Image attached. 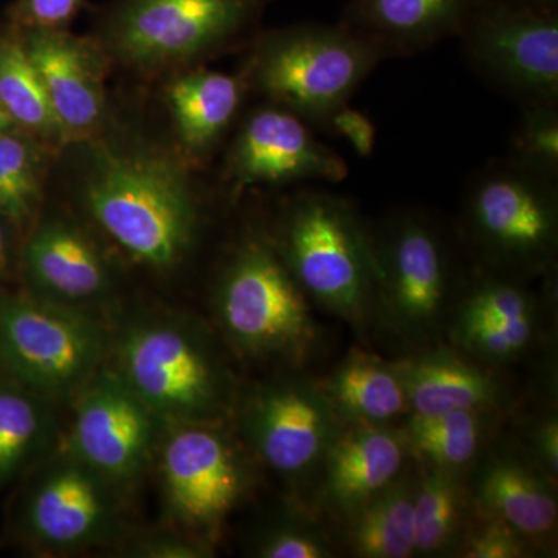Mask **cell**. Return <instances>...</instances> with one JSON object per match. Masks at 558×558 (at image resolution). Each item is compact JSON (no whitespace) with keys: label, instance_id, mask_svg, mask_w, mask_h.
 Returning a JSON list of instances; mask_svg holds the SVG:
<instances>
[{"label":"cell","instance_id":"cell-42","mask_svg":"<svg viewBox=\"0 0 558 558\" xmlns=\"http://www.w3.org/2000/svg\"><path fill=\"white\" fill-rule=\"evenodd\" d=\"M0 113H7L5 110L2 109V106H0ZM9 116V113H7Z\"/></svg>","mask_w":558,"mask_h":558},{"label":"cell","instance_id":"cell-40","mask_svg":"<svg viewBox=\"0 0 558 558\" xmlns=\"http://www.w3.org/2000/svg\"><path fill=\"white\" fill-rule=\"evenodd\" d=\"M7 266V241L5 234H3L2 227H0V274Z\"/></svg>","mask_w":558,"mask_h":558},{"label":"cell","instance_id":"cell-36","mask_svg":"<svg viewBox=\"0 0 558 558\" xmlns=\"http://www.w3.org/2000/svg\"><path fill=\"white\" fill-rule=\"evenodd\" d=\"M81 0H21L20 16L36 31H58L72 20Z\"/></svg>","mask_w":558,"mask_h":558},{"label":"cell","instance_id":"cell-38","mask_svg":"<svg viewBox=\"0 0 558 558\" xmlns=\"http://www.w3.org/2000/svg\"><path fill=\"white\" fill-rule=\"evenodd\" d=\"M35 201L21 193L5 175L0 172V215L11 220H22L31 216Z\"/></svg>","mask_w":558,"mask_h":558},{"label":"cell","instance_id":"cell-33","mask_svg":"<svg viewBox=\"0 0 558 558\" xmlns=\"http://www.w3.org/2000/svg\"><path fill=\"white\" fill-rule=\"evenodd\" d=\"M468 558H520L527 556L526 537L505 521L488 517L465 539L461 550Z\"/></svg>","mask_w":558,"mask_h":558},{"label":"cell","instance_id":"cell-41","mask_svg":"<svg viewBox=\"0 0 558 558\" xmlns=\"http://www.w3.org/2000/svg\"><path fill=\"white\" fill-rule=\"evenodd\" d=\"M11 121L13 120H11L10 117L7 116V113H0V132L7 130V128L10 126Z\"/></svg>","mask_w":558,"mask_h":558},{"label":"cell","instance_id":"cell-9","mask_svg":"<svg viewBox=\"0 0 558 558\" xmlns=\"http://www.w3.org/2000/svg\"><path fill=\"white\" fill-rule=\"evenodd\" d=\"M464 53L523 106L558 102V13L483 0L458 33Z\"/></svg>","mask_w":558,"mask_h":558},{"label":"cell","instance_id":"cell-30","mask_svg":"<svg viewBox=\"0 0 558 558\" xmlns=\"http://www.w3.org/2000/svg\"><path fill=\"white\" fill-rule=\"evenodd\" d=\"M537 330V317L510 322L451 325V341L462 352L487 363L512 362L531 347Z\"/></svg>","mask_w":558,"mask_h":558},{"label":"cell","instance_id":"cell-16","mask_svg":"<svg viewBox=\"0 0 558 558\" xmlns=\"http://www.w3.org/2000/svg\"><path fill=\"white\" fill-rule=\"evenodd\" d=\"M28 57L38 70L62 138L86 137L105 116L101 70L89 47L58 31H36Z\"/></svg>","mask_w":558,"mask_h":558},{"label":"cell","instance_id":"cell-15","mask_svg":"<svg viewBox=\"0 0 558 558\" xmlns=\"http://www.w3.org/2000/svg\"><path fill=\"white\" fill-rule=\"evenodd\" d=\"M409 453L403 433L344 425L323 462L326 506L348 519L402 475Z\"/></svg>","mask_w":558,"mask_h":558},{"label":"cell","instance_id":"cell-12","mask_svg":"<svg viewBox=\"0 0 558 558\" xmlns=\"http://www.w3.org/2000/svg\"><path fill=\"white\" fill-rule=\"evenodd\" d=\"M229 168L240 186L306 180L339 183L349 174L347 161L282 106L259 109L248 117L231 149Z\"/></svg>","mask_w":558,"mask_h":558},{"label":"cell","instance_id":"cell-4","mask_svg":"<svg viewBox=\"0 0 558 558\" xmlns=\"http://www.w3.org/2000/svg\"><path fill=\"white\" fill-rule=\"evenodd\" d=\"M462 220L470 244L495 274H546L558 248L557 180L510 160L490 165L473 179Z\"/></svg>","mask_w":558,"mask_h":558},{"label":"cell","instance_id":"cell-25","mask_svg":"<svg viewBox=\"0 0 558 558\" xmlns=\"http://www.w3.org/2000/svg\"><path fill=\"white\" fill-rule=\"evenodd\" d=\"M459 470L432 468L414 494V556H442L458 543L464 513Z\"/></svg>","mask_w":558,"mask_h":558},{"label":"cell","instance_id":"cell-28","mask_svg":"<svg viewBox=\"0 0 558 558\" xmlns=\"http://www.w3.org/2000/svg\"><path fill=\"white\" fill-rule=\"evenodd\" d=\"M44 428L38 400L25 389L0 385V486L31 457Z\"/></svg>","mask_w":558,"mask_h":558},{"label":"cell","instance_id":"cell-13","mask_svg":"<svg viewBox=\"0 0 558 558\" xmlns=\"http://www.w3.org/2000/svg\"><path fill=\"white\" fill-rule=\"evenodd\" d=\"M161 470L172 509L202 527L218 526L247 486L240 454L219 432L202 425L172 433L161 453Z\"/></svg>","mask_w":558,"mask_h":558},{"label":"cell","instance_id":"cell-24","mask_svg":"<svg viewBox=\"0 0 558 558\" xmlns=\"http://www.w3.org/2000/svg\"><path fill=\"white\" fill-rule=\"evenodd\" d=\"M417 481L399 476L355 510L349 520L352 553L363 558L414 556V494Z\"/></svg>","mask_w":558,"mask_h":558},{"label":"cell","instance_id":"cell-5","mask_svg":"<svg viewBox=\"0 0 558 558\" xmlns=\"http://www.w3.org/2000/svg\"><path fill=\"white\" fill-rule=\"evenodd\" d=\"M216 311L231 343L250 357L306 359L318 328L307 295L277 247L247 240L231 256L216 292Z\"/></svg>","mask_w":558,"mask_h":558},{"label":"cell","instance_id":"cell-10","mask_svg":"<svg viewBox=\"0 0 558 558\" xmlns=\"http://www.w3.org/2000/svg\"><path fill=\"white\" fill-rule=\"evenodd\" d=\"M267 0H128L110 25V43L135 64L190 60L227 43Z\"/></svg>","mask_w":558,"mask_h":558},{"label":"cell","instance_id":"cell-23","mask_svg":"<svg viewBox=\"0 0 558 558\" xmlns=\"http://www.w3.org/2000/svg\"><path fill=\"white\" fill-rule=\"evenodd\" d=\"M242 94L241 81L227 73L197 70L174 81L168 97L186 148H209L236 116Z\"/></svg>","mask_w":558,"mask_h":558},{"label":"cell","instance_id":"cell-11","mask_svg":"<svg viewBox=\"0 0 558 558\" xmlns=\"http://www.w3.org/2000/svg\"><path fill=\"white\" fill-rule=\"evenodd\" d=\"M242 425L256 454L288 480L319 472L344 428L322 384L303 376L259 388L245 405Z\"/></svg>","mask_w":558,"mask_h":558},{"label":"cell","instance_id":"cell-35","mask_svg":"<svg viewBox=\"0 0 558 558\" xmlns=\"http://www.w3.org/2000/svg\"><path fill=\"white\" fill-rule=\"evenodd\" d=\"M326 128L347 140L357 156L363 159L373 156L377 142L376 124L362 110L344 105L332 113Z\"/></svg>","mask_w":558,"mask_h":558},{"label":"cell","instance_id":"cell-1","mask_svg":"<svg viewBox=\"0 0 558 558\" xmlns=\"http://www.w3.org/2000/svg\"><path fill=\"white\" fill-rule=\"evenodd\" d=\"M84 199L101 229L149 266H172L193 242V194L183 171L167 157L98 146Z\"/></svg>","mask_w":558,"mask_h":558},{"label":"cell","instance_id":"cell-8","mask_svg":"<svg viewBox=\"0 0 558 558\" xmlns=\"http://www.w3.org/2000/svg\"><path fill=\"white\" fill-rule=\"evenodd\" d=\"M121 379L154 414L202 422L227 402V379L207 344L182 326L150 323L121 340Z\"/></svg>","mask_w":558,"mask_h":558},{"label":"cell","instance_id":"cell-3","mask_svg":"<svg viewBox=\"0 0 558 558\" xmlns=\"http://www.w3.org/2000/svg\"><path fill=\"white\" fill-rule=\"evenodd\" d=\"M384 60L379 47L341 22L306 24L264 39L252 78L270 100L326 126Z\"/></svg>","mask_w":558,"mask_h":558},{"label":"cell","instance_id":"cell-22","mask_svg":"<svg viewBox=\"0 0 558 558\" xmlns=\"http://www.w3.org/2000/svg\"><path fill=\"white\" fill-rule=\"evenodd\" d=\"M322 387L343 425H387L410 411L396 363L359 349L349 352Z\"/></svg>","mask_w":558,"mask_h":558},{"label":"cell","instance_id":"cell-6","mask_svg":"<svg viewBox=\"0 0 558 558\" xmlns=\"http://www.w3.org/2000/svg\"><path fill=\"white\" fill-rule=\"evenodd\" d=\"M377 269V312L402 339L425 343L446 319L449 253L424 216L402 213L371 231Z\"/></svg>","mask_w":558,"mask_h":558},{"label":"cell","instance_id":"cell-7","mask_svg":"<svg viewBox=\"0 0 558 558\" xmlns=\"http://www.w3.org/2000/svg\"><path fill=\"white\" fill-rule=\"evenodd\" d=\"M101 352L100 328L60 301H0V362L22 387L65 395L89 379Z\"/></svg>","mask_w":558,"mask_h":558},{"label":"cell","instance_id":"cell-34","mask_svg":"<svg viewBox=\"0 0 558 558\" xmlns=\"http://www.w3.org/2000/svg\"><path fill=\"white\" fill-rule=\"evenodd\" d=\"M0 172L21 193L32 201L36 199V161L27 143L14 135L0 134Z\"/></svg>","mask_w":558,"mask_h":558},{"label":"cell","instance_id":"cell-27","mask_svg":"<svg viewBox=\"0 0 558 558\" xmlns=\"http://www.w3.org/2000/svg\"><path fill=\"white\" fill-rule=\"evenodd\" d=\"M0 106L28 130L61 135L38 70L17 43L0 44Z\"/></svg>","mask_w":558,"mask_h":558},{"label":"cell","instance_id":"cell-26","mask_svg":"<svg viewBox=\"0 0 558 558\" xmlns=\"http://www.w3.org/2000/svg\"><path fill=\"white\" fill-rule=\"evenodd\" d=\"M483 414L480 411H453L436 416L413 414L403 432L410 453H416L432 468H465L483 444Z\"/></svg>","mask_w":558,"mask_h":558},{"label":"cell","instance_id":"cell-20","mask_svg":"<svg viewBox=\"0 0 558 558\" xmlns=\"http://www.w3.org/2000/svg\"><path fill=\"white\" fill-rule=\"evenodd\" d=\"M25 260L33 281L60 303L98 299L109 288L105 260L78 230L65 223L40 227L28 242Z\"/></svg>","mask_w":558,"mask_h":558},{"label":"cell","instance_id":"cell-29","mask_svg":"<svg viewBox=\"0 0 558 558\" xmlns=\"http://www.w3.org/2000/svg\"><path fill=\"white\" fill-rule=\"evenodd\" d=\"M538 303L520 279L495 274L478 279L459 303L451 325L537 317Z\"/></svg>","mask_w":558,"mask_h":558},{"label":"cell","instance_id":"cell-37","mask_svg":"<svg viewBox=\"0 0 558 558\" xmlns=\"http://www.w3.org/2000/svg\"><path fill=\"white\" fill-rule=\"evenodd\" d=\"M532 447L539 464L550 476L558 470V424L557 417L546 418L532 433Z\"/></svg>","mask_w":558,"mask_h":558},{"label":"cell","instance_id":"cell-18","mask_svg":"<svg viewBox=\"0 0 558 558\" xmlns=\"http://www.w3.org/2000/svg\"><path fill=\"white\" fill-rule=\"evenodd\" d=\"M396 366L410 411L416 416L453 411L487 413L505 402L506 391L497 377L451 349L421 352Z\"/></svg>","mask_w":558,"mask_h":558},{"label":"cell","instance_id":"cell-14","mask_svg":"<svg viewBox=\"0 0 558 558\" xmlns=\"http://www.w3.org/2000/svg\"><path fill=\"white\" fill-rule=\"evenodd\" d=\"M153 416L120 376L102 377L84 392L73 421L78 461L100 478L137 475L153 444Z\"/></svg>","mask_w":558,"mask_h":558},{"label":"cell","instance_id":"cell-39","mask_svg":"<svg viewBox=\"0 0 558 558\" xmlns=\"http://www.w3.org/2000/svg\"><path fill=\"white\" fill-rule=\"evenodd\" d=\"M499 2L520 7V9L539 11V13H558V0H499Z\"/></svg>","mask_w":558,"mask_h":558},{"label":"cell","instance_id":"cell-31","mask_svg":"<svg viewBox=\"0 0 558 558\" xmlns=\"http://www.w3.org/2000/svg\"><path fill=\"white\" fill-rule=\"evenodd\" d=\"M510 161L542 178L558 179L557 105L523 106Z\"/></svg>","mask_w":558,"mask_h":558},{"label":"cell","instance_id":"cell-21","mask_svg":"<svg viewBox=\"0 0 558 558\" xmlns=\"http://www.w3.org/2000/svg\"><path fill=\"white\" fill-rule=\"evenodd\" d=\"M476 502L524 537H543L557 526V499L548 481L515 458L492 457L476 478Z\"/></svg>","mask_w":558,"mask_h":558},{"label":"cell","instance_id":"cell-17","mask_svg":"<svg viewBox=\"0 0 558 558\" xmlns=\"http://www.w3.org/2000/svg\"><path fill=\"white\" fill-rule=\"evenodd\" d=\"M483 0H351L341 24L385 58L407 57L458 36Z\"/></svg>","mask_w":558,"mask_h":558},{"label":"cell","instance_id":"cell-19","mask_svg":"<svg viewBox=\"0 0 558 558\" xmlns=\"http://www.w3.org/2000/svg\"><path fill=\"white\" fill-rule=\"evenodd\" d=\"M98 478L80 461L51 472L28 509L33 534L51 546H76L100 534L109 506Z\"/></svg>","mask_w":558,"mask_h":558},{"label":"cell","instance_id":"cell-32","mask_svg":"<svg viewBox=\"0 0 558 558\" xmlns=\"http://www.w3.org/2000/svg\"><path fill=\"white\" fill-rule=\"evenodd\" d=\"M256 556L264 558L332 557L328 538L315 521L292 520L278 524L259 539Z\"/></svg>","mask_w":558,"mask_h":558},{"label":"cell","instance_id":"cell-2","mask_svg":"<svg viewBox=\"0 0 558 558\" xmlns=\"http://www.w3.org/2000/svg\"><path fill=\"white\" fill-rule=\"evenodd\" d=\"M275 247L307 299L355 328L377 312L371 230L351 202L325 191L293 197L282 209Z\"/></svg>","mask_w":558,"mask_h":558}]
</instances>
